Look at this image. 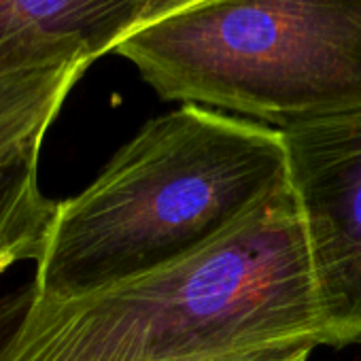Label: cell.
Here are the masks:
<instances>
[{
	"mask_svg": "<svg viewBox=\"0 0 361 361\" xmlns=\"http://www.w3.org/2000/svg\"><path fill=\"white\" fill-rule=\"evenodd\" d=\"M327 344L289 183L204 249L83 293L0 298V361H200Z\"/></svg>",
	"mask_w": 361,
	"mask_h": 361,
	"instance_id": "obj_1",
	"label": "cell"
},
{
	"mask_svg": "<svg viewBox=\"0 0 361 361\" xmlns=\"http://www.w3.org/2000/svg\"><path fill=\"white\" fill-rule=\"evenodd\" d=\"M287 185L279 128L198 104L149 119L62 200L30 283L83 293L183 259Z\"/></svg>",
	"mask_w": 361,
	"mask_h": 361,
	"instance_id": "obj_2",
	"label": "cell"
},
{
	"mask_svg": "<svg viewBox=\"0 0 361 361\" xmlns=\"http://www.w3.org/2000/svg\"><path fill=\"white\" fill-rule=\"evenodd\" d=\"M115 54L161 100L279 130L361 111V0H202Z\"/></svg>",
	"mask_w": 361,
	"mask_h": 361,
	"instance_id": "obj_3",
	"label": "cell"
},
{
	"mask_svg": "<svg viewBox=\"0 0 361 361\" xmlns=\"http://www.w3.org/2000/svg\"><path fill=\"white\" fill-rule=\"evenodd\" d=\"M281 134L327 346L361 342V111Z\"/></svg>",
	"mask_w": 361,
	"mask_h": 361,
	"instance_id": "obj_4",
	"label": "cell"
},
{
	"mask_svg": "<svg viewBox=\"0 0 361 361\" xmlns=\"http://www.w3.org/2000/svg\"><path fill=\"white\" fill-rule=\"evenodd\" d=\"M157 0H0V75L66 56L92 64L136 32Z\"/></svg>",
	"mask_w": 361,
	"mask_h": 361,
	"instance_id": "obj_5",
	"label": "cell"
},
{
	"mask_svg": "<svg viewBox=\"0 0 361 361\" xmlns=\"http://www.w3.org/2000/svg\"><path fill=\"white\" fill-rule=\"evenodd\" d=\"M92 62L66 56L0 75V166L41 153L73 87Z\"/></svg>",
	"mask_w": 361,
	"mask_h": 361,
	"instance_id": "obj_6",
	"label": "cell"
},
{
	"mask_svg": "<svg viewBox=\"0 0 361 361\" xmlns=\"http://www.w3.org/2000/svg\"><path fill=\"white\" fill-rule=\"evenodd\" d=\"M41 153L0 166V274L20 262L43 259L60 202L39 185Z\"/></svg>",
	"mask_w": 361,
	"mask_h": 361,
	"instance_id": "obj_7",
	"label": "cell"
},
{
	"mask_svg": "<svg viewBox=\"0 0 361 361\" xmlns=\"http://www.w3.org/2000/svg\"><path fill=\"white\" fill-rule=\"evenodd\" d=\"M317 346L319 344L310 340L283 342V344L257 346V348L238 350L232 355H221V357H211V359H200V361H308Z\"/></svg>",
	"mask_w": 361,
	"mask_h": 361,
	"instance_id": "obj_8",
	"label": "cell"
},
{
	"mask_svg": "<svg viewBox=\"0 0 361 361\" xmlns=\"http://www.w3.org/2000/svg\"><path fill=\"white\" fill-rule=\"evenodd\" d=\"M198 3H202V0H157L155 7L151 9V13H149V18H147L145 24L155 22V20H159V18H166V16H170V13H176V11H180V9H188V7L198 5ZM145 24H142V26H145Z\"/></svg>",
	"mask_w": 361,
	"mask_h": 361,
	"instance_id": "obj_9",
	"label": "cell"
}]
</instances>
